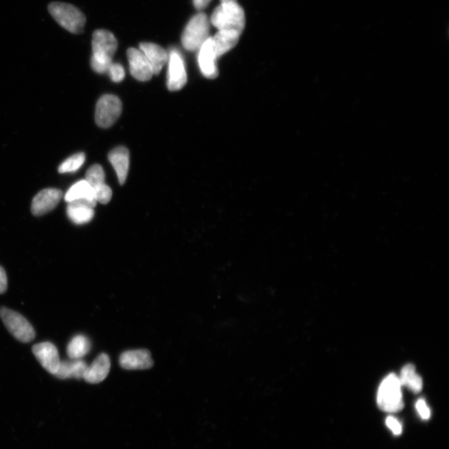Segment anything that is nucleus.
<instances>
[{
    "mask_svg": "<svg viewBox=\"0 0 449 449\" xmlns=\"http://www.w3.org/2000/svg\"><path fill=\"white\" fill-rule=\"evenodd\" d=\"M139 49L147 57L153 74H159L168 60V54L166 50L159 45L151 43L141 44Z\"/></svg>",
    "mask_w": 449,
    "mask_h": 449,
    "instance_id": "obj_15",
    "label": "nucleus"
},
{
    "mask_svg": "<svg viewBox=\"0 0 449 449\" xmlns=\"http://www.w3.org/2000/svg\"><path fill=\"white\" fill-rule=\"evenodd\" d=\"M210 21L218 30H234L241 34L246 25L244 9L237 2L221 4L211 14Z\"/></svg>",
    "mask_w": 449,
    "mask_h": 449,
    "instance_id": "obj_2",
    "label": "nucleus"
},
{
    "mask_svg": "<svg viewBox=\"0 0 449 449\" xmlns=\"http://www.w3.org/2000/svg\"><path fill=\"white\" fill-rule=\"evenodd\" d=\"M221 4L236 2V0H221Z\"/></svg>",
    "mask_w": 449,
    "mask_h": 449,
    "instance_id": "obj_31",
    "label": "nucleus"
},
{
    "mask_svg": "<svg viewBox=\"0 0 449 449\" xmlns=\"http://www.w3.org/2000/svg\"><path fill=\"white\" fill-rule=\"evenodd\" d=\"M32 350L40 365L54 375L61 361L56 346L50 342H43L34 345Z\"/></svg>",
    "mask_w": 449,
    "mask_h": 449,
    "instance_id": "obj_9",
    "label": "nucleus"
},
{
    "mask_svg": "<svg viewBox=\"0 0 449 449\" xmlns=\"http://www.w3.org/2000/svg\"><path fill=\"white\" fill-rule=\"evenodd\" d=\"M49 11L60 26L72 34H81L86 24L84 14L72 4L53 2L49 5Z\"/></svg>",
    "mask_w": 449,
    "mask_h": 449,
    "instance_id": "obj_5",
    "label": "nucleus"
},
{
    "mask_svg": "<svg viewBox=\"0 0 449 449\" xmlns=\"http://www.w3.org/2000/svg\"><path fill=\"white\" fill-rule=\"evenodd\" d=\"M130 72L133 77L146 82L153 77V72L147 57L140 49L131 48L127 52Z\"/></svg>",
    "mask_w": 449,
    "mask_h": 449,
    "instance_id": "obj_10",
    "label": "nucleus"
},
{
    "mask_svg": "<svg viewBox=\"0 0 449 449\" xmlns=\"http://www.w3.org/2000/svg\"><path fill=\"white\" fill-rule=\"evenodd\" d=\"M400 380L402 386H405L413 393H420L423 388L422 378L416 373L413 365H407L403 368Z\"/></svg>",
    "mask_w": 449,
    "mask_h": 449,
    "instance_id": "obj_22",
    "label": "nucleus"
},
{
    "mask_svg": "<svg viewBox=\"0 0 449 449\" xmlns=\"http://www.w3.org/2000/svg\"><path fill=\"white\" fill-rule=\"evenodd\" d=\"M63 198V191L56 188H47L39 191L32 201L31 211L34 216H40L51 211Z\"/></svg>",
    "mask_w": 449,
    "mask_h": 449,
    "instance_id": "obj_8",
    "label": "nucleus"
},
{
    "mask_svg": "<svg viewBox=\"0 0 449 449\" xmlns=\"http://www.w3.org/2000/svg\"><path fill=\"white\" fill-rule=\"evenodd\" d=\"M8 281L7 276L2 266H0V294L4 293L7 291Z\"/></svg>",
    "mask_w": 449,
    "mask_h": 449,
    "instance_id": "obj_29",
    "label": "nucleus"
},
{
    "mask_svg": "<svg viewBox=\"0 0 449 449\" xmlns=\"http://www.w3.org/2000/svg\"><path fill=\"white\" fill-rule=\"evenodd\" d=\"M216 56L213 41L209 38L199 49L198 63L201 73L206 79H214L218 77V69L216 65Z\"/></svg>",
    "mask_w": 449,
    "mask_h": 449,
    "instance_id": "obj_13",
    "label": "nucleus"
},
{
    "mask_svg": "<svg viewBox=\"0 0 449 449\" xmlns=\"http://www.w3.org/2000/svg\"><path fill=\"white\" fill-rule=\"evenodd\" d=\"M64 200L68 203L75 201H86L91 205H93L94 208L98 203L97 200H96L94 188L85 179L74 184L65 194Z\"/></svg>",
    "mask_w": 449,
    "mask_h": 449,
    "instance_id": "obj_18",
    "label": "nucleus"
},
{
    "mask_svg": "<svg viewBox=\"0 0 449 449\" xmlns=\"http://www.w3.org/2000/svg\"><path fill=\"white\" fill-rule=\"evenodd\" d=\"M87 364L82 360L70 359L69 360L60 361L59 369L55 373V376L61 380H67V378H77L81 380L84 378V375Z\"/></svg>",
    "mask_w": 449,
    "mask_h": 449,
    "instance_id": "obj_20",
    "label": "nucleus"
},
{
    "mask_svg": "<svg viewBox=\"0 0 449 449\" xmlns=\"http://www.w3.org/2000/svg\"><path fill=\"white\" fill-rule=\"evenodd\" d=\"M92 49L91 67L96 73L107 74L118 49L117 39L108 30H96L93 34Z\"/></svg>",
    "mask_w": 449,
    "mask_h": 449,
    "instance_id": "obj_1",
    "label": "nucleus"
},
{
    "mask_svg": "<svg viewBox=\"0 0 449 449\" xmlns=\"http://www.w3.org/2000/svg\"><path fill=\"white\" fill-rule=\"evenodd\" d=\"M95 191L96 200L98 203L108 204L112 199L113 191L109 186L104 183L94 189Z\"/></svg>",
    "mask_w": 449,
    "mask_h": 449,
    "instance_id": "obj_25",
    "label": "nucleus"
},
{
    "mask_svg": "<svg viewBox=\"0 0 449 449\" xmlns=\"http://www.w3.org/2000/svg\"><path fill=\"white\" fill-rule=\"evenodd\" d=\"M386 425L393 432L395 435H400L402 433V425L395 418L392 416L388 417L386 420Z\"/></svg>",
    "mask_w": 449,
    "mask_h": 449,
    "instance_id": "obj_27",
    "label": "nucleus"
},
{
    "mask_svg": "<svg viewBox=\"0 0 449 449\" xmlns=\"http://www.w3.org/2000/svg\"><path fill=\"white\" fill-rule=\"evenodd\" d=\"M241 34L234 30H219V32L211 38L216 58L229 52L239 42Z\"/></svg>",
    "mask_w": 449,
    "mask_h": 449,
    "instance_id": "obj_17",
    "label": "nucleus"
},
{
    "mask_svg": "<svg viewBox=\"0 0 449 449\" xmlns=\"http://www.w3.org/2000/svg\"><path fill=\"white\" fill-rule=\"evenodd\" d=\"M416 408L418 415L423 418V420H428L431 416V411L428 408L427 403L423 400H420L416 403Z\"/></svg>",
    "mask_w": 449,
    "mask_h": 449,
    "instance_id": "obj_28",
    "label": "nucleus"
},
{
    "mask_svg": "<svg viewBox=\"0 0 449 449\" xmlns=\"http://www.w3.org/2000/svg\"><path fill=\"white\" fill-rule=\"evenodd\" d=\"M211 0H193V4L196 9L201 10L208 7Z\"/></svg>",
    "mask_w": 449,
    "mask_h": 449,
    "instance_id": "obj_30",
    "label": "nucleus"
},
{
    "mask_svg": "<svg viewBox=\"0 0 449 449\" xmlns=\"http://www.w3.org/2000/svg\"><path fill=\"white\" fill-rule=\"evenodd\" d=\"M211 21L208 15L201 13L195 15L184 29L181 43L188 51L199 50L210 38Z\"/></svg>",
    "mask_w": 449,
    "mask_h": 449,
    "instance_id": "obj_3",
    "label": "nucleus"
},
{
    "mask_svg": "<svg viewBox=\"0 0 449 449\" xmlns=\"http://www.w3.org/2000/svg\"><path fill=\"white\" fill-rule=\"evenodd\" d=\"M91 350V343L87 337L78 335L73 338L67 348L70 359L82 360Z\"/></svg>",
    "mask_w": 449,
    "mask_h": 449,
    "instance_id": "obj_21",
    "label": "nucleus"
},
{
    "mask_svg": "<svg viewBox=\"0 0 449 449\" xmlns=\"http://www.w3.org/2000/svg\"><path fill=\"white\" fill-rule=\"evenodd\" d=\"M94 206L86 201H75L69 203L67 215L70 221L76 225L90 223L94 216Z\"/></svg>",
    "mask_w": 449,
    "mask_h": 449,
    "instance_id": "obj_16",
    "label": "nucleus"
},
{
    "mask_svg": "<svg viewBox=\"0 0 449 449\" xmlns=\"http://www.w3.org/2000/svg\"><path fill=\"white\" fill-rule=\"evenodd\" d=\"M119 363L128 370H148L153 365L150 352L146 350L126 351L120 356Z\"/></svg>",
    "mask_w": 449,
    "mask_h": 449,
    "instance_id": "obj_12",
    "label": "nucleus"
},
{
    "mask_svg": "<svg viewBox=\"0 0 449 449\" xmlns=\"http://www.w3.org/2000/svg\"><path fill=\"white\" fill-rule=\"evenodd\" d=\"M0 318L15 339L24 343L32 341L35 338V331L30 323L19 313L0 308Z\"/></svg>",
    "mask_w": 449,
    "mask_h": 449,
    "instance_id": "obj_6",
    "label": "nucleus"
},
{
    "mask_svg": "<svg viewBox=\"0 0 449 449\" xmlns=\"http://www.w3.org/2000/svg\"><path fill=\"white\" fill-rule=\"evenodd\" d=\"M402 385L395 374L388 375L378 388L377 403L381 410L387 413H396L403 408Z\"/></svg>",
    "mask_w": 449,
    "mask_h": 449,
    "instance_id": "obj_4",
    "label": "nucleus"
},
{
    "mask_svg": "<svg viewBox=\"0 0 449 449\" xmlns=\"http://www.w3.org/2000/svg\"><path fill=\"white\" fill-rule=\"evenodd\" d=\"M107 74L115 83L122 82L125 78V70L120 64L113 63L111 64Z\"/></svg>",
    "mask_w": 449,
    "mask_h": 449,
    "instance_id": "obj_26",
    "label": "nucleus"
},
{
    "mask_svg": "<svg viewBox=\"0 0 449 449\" xmlns=\"http://www.w3.org/2000/svg\"><path fill=\"white\" fill-rule=\"evenodd\" d=\"M85 180L88 181L94 189L104 184L105 173L102 166L98 164L91 166L87 173H86Z\"/></svg>",
    "mask_w": 449,
    "mask_h": 449,
    "instance_id": "obj_24",
    "label": "nucleus"
},
{
    "mask_svg": "<svg viewBox=\"0 0 449 449\" xmlns=\"http://www.w3.org/2000/svg\"><path fill=\"white\" fill-rule=\"evenodd\" d=\"M111 369V362L109 356L106 354H101L93 364L86 369L84 380L90 383H99L105 380L109 375Z\"/></svg>",
    "mask_w": 449,
    "mask_h": 449,
    "instance_id": "obj_14",
    "label": "nucleus"
},
{
    "mask_svg": "<svg viewBox=\"0 0 449 449\" xmlns=\"http://www.w3.org/2000/svg\"><path fill=\"white\" fill-rule=\"evenodd\" d=\"M85 163V154L83 153H76L65 160L64 163L59 166V173H75Z\"/></svg>",
    "mask_w": 449,
    "mask_h": 449,
    "instance_id": "obj_23",
    "label": "nucleus"
},
{
    "mask_svg": "<svg viewBox=\"0 0 449 449\" xmlns=\"http://www.w3.org/2000/svg\"><path fill=\"white\" fill-rule=\"evenodd\" d=\"M111 164L118 175L119 183L123 185L129 169V151L124 147L113 149L109 155Z\"/></svg>",
    "mask_w": 449,
    "mask_h": 449,
    "instance_id": "obj_19",
    "label": "nucleus"
},
{
    "mask_svg": "<svg viewBox=\"0 0 449 449\" xmlns=\"http://www.w3.org/2000/svg\"><path fill=\"white\" fill-rule=\"evenodd\" d=\"M121 113H122V103L120 99L115 95H104L96 106V123L101 128H108L118 119Z\"/></svg>",
    "mask_w": 449,
    "mask_h": 449,
    "instance_id": "obj_7",
    "label": "nucleus"
},
{
    "mask_svg": "<svg viewBox=\"0 0 449 449\" xmlns=\"http://www.w3.org/2000/svg\"><path fill=\"white\" fill-rule=\"evenodd\" d=\"M188 82L183 59L176 52H171L169 56L168 88L170 91H179Z\"/></svg>",
    "mask_w": 449,
    "mask_h": 449,
    "instance_id": "obj_11",
    "label": "nucleus"
}]
</instances>
